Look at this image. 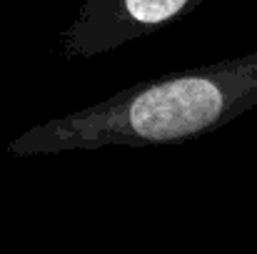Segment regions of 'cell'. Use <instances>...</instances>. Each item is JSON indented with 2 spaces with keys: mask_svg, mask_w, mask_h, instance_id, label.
I'll list each match as a JSON object with an SVG mask.
<instances>
[{
  "mask_svg": "<svg viewBox=\"0 0 257 254\" xmlns=\"http://www.w3.org/2000/svg\"><path fill=\"white\" fill-rule=\"evenodd\" d=\"M257 107V53L138 83L65 117L45 120L10 142L38 157L100 147H160L205 137Z\"/></svg>",
  "mask_w": 257,
  "mask_h": 254,
  "instance_id": "6da1fadb",
  "label": "cell"
},
{
  "mask_svg": "<svg viewBox=\"0 0 257 254\" xmlns=\"http://www.w3.org/2000/svg\"><path fill=\"white\" fill-rule=\"evenodd\" d=\"M205 0H85L60 33L68 60H92L180 20Z\"/></svg>",
  "mask_w": 257,
  "mask_h": 254,
  "instance_id": "7a4b0ae2",
  "label": "cell"
}]
</instances>
